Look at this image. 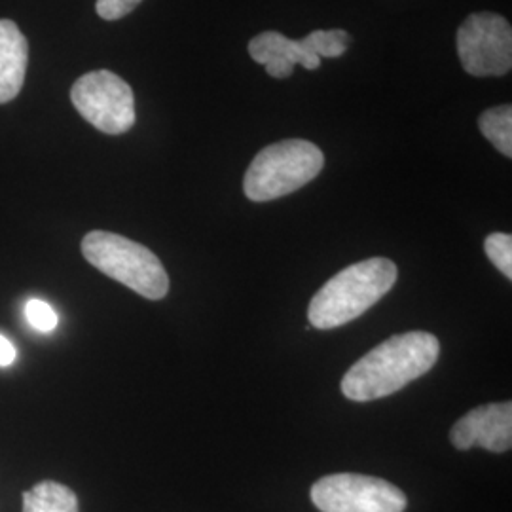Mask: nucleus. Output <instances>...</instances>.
I'll return each instance as SVG.
<instances>
[{
	"instance_id": "nucleus-1",
	"label": "nucleus",
	"mask_w": 512,
	"mask_h": 512,
	"mask_svg": "<svg viewBox=\"0 0 512 512\" xmlns=\"http://www.w3.org/2000/svg\"><path fill=\"white\" fill-rule=\"evenodd\" d=\"M439 355L440 342L429 332L395 334L349 368L342 393L355 403L384 399L427 374Z\"/></svg>"
},
{
	"instance_id": "nucleus-2",
	"label": "nucleus",
	"mask_w": 512,
	"mask_h": 512,
	"mask_svg": "<svg viewBox=\"0 0 512 512\" xmlns=\"http://www.w3.org/2000/svg\"><path fill=\"white\" fill-rule=\"evenodd\" d=\"M397 275L395 262L382 256L351 264L311 298V327L329 330L355 321L393 289Z\"/></svg>"
},
{
	"instance_id": "nucleus-3",
	"label": "nucleus",
	"mask_w": 512,
	"mask_h": 512,
	"mask_svg": "<svg viewBox=\"0 0 512 512\" xmlns=\"http://www.w3.org/2000/svg\"><path fill=\"white\" fill-rule=\"evenodd\" d=\"M321 148L304 139H287L262 148L249 165L243 192L251 202L264 203L289 196L311 183L323 169Z\"/></svg>"
},
{
	"instance_id": "nucleus-4",
	"label": "nucleus",
	"mask_w": 512,
	"mask_h": 512,
	"mask_svg": "<svg viewBox=\"0 0 512 512\" xmlns=\"http://www.w3.org/2000/svg\"><path fill=\"white\" fill-rule=\"evenodd\" d=\"M82 255L101 274L120 281L148 300H162L169 291L164 264L141 243L112 232L93 230L82 239Z\"/></svg>"
},
{
	"instance_id": "nucleus-5",
	"label": "nucleus",
	"mask_w": 512,
	"mask_h": 512,
	"mask_svg": "<svg viewBox=\"0 0 512 512\" xmlns=\"http://www.w3.org/2000/svg\"><path fill=\"white\" fill-rule=\"evenodd\" d=\"M71 101L80 116L107 135H122L135 124V95L110 71H93L74 82Z\"/></svg>"
},
{
	"instance_id": "nucleus-6",
	"label": "nucleus",
	"mask_w": 512,
	"mask_h": 512,
	"mask_svg": "<svg viewBox=\"0 0 512 512\" xmlns=\"http://www.w3.org/2000/svg\"><path fill=\"white\" fill-rule=\"evenodd\" d=\"M311 501L321 512H404L408 499L391 482L376 476H323L311 488Z\"/></svg>"
},
{
	"instance_id": "nucleus-7",
	"label": "nucleus",
	"mask_w": 512,
	"mask_h": 512,
	"mask_svg": "<svg viewBox=\"0 0 512 512\" xmlns=\"http://www.w3.org/2000/svg\"><path fill=\"white\" fill-rule=\"evenodd\" d=\"M458 55L473 76H503L512 67L511 23L494 12L471 14L458 29Z\"/></svg>"
},
{
	"instance_id": "nucleus-8",
	"label": "nucleus",
	"mask_w": 512,
	"mask_h": 512,
	"mask_svg": "<svg viewBox=\"0 0 512 512\" xmlns=\"http://www.w3.org/2000/svg\"><path fill=\"white\" fill-rule=\"evenodd\" d=\"M450 440L458 450L480 446L495 454L509 452L512 446L511 401L473 408L454 423Z\"/></svg>"
},
{
	"instance_id": "nucleus-9",
	"label": "nucleus",
	"mask_w": 512,
	"mask_h": 512,
	"mask_svg": "<svg viewBox=\"0 0 512 512\" xmlns=\"http://www.w3.org/2000/svg\"><path fill=\"white\" fill-rule=\"evenodd\" d=\"M29 65V42L10 19H0V105L18 97Z\"/></svg>"
},
{
	"instance_id": "nucleus-10",
	"label": "nucleus",
	"mask_w": 512,
	"mask_h": 512,
	"mask_svg": "<svg viewBox=\"0 0 512 512\" xmlns=\"http://www.w3.org/2000/svg\"><path fill=\"white\" fill-rule=\"evenodd\" d=\"M249 54L260 65H266L272 59H285L308 71H315L321 65V59L311 52L304 40H293L277 31H266L253 38L249 42Z\"/></svg>"
},
{
	"instance_id": "nucleus-11",
	"label": "nucleus",
	"mask_w": 512,
	"mask_h": 512,
	"mask_svg": "<svg viewBox=\"0 0 512 512\" xmlns=\"http://www.w3.org/2000/svg\"><path fill=\"white\" fill-rule=\"evenodd\" d=\"M23 512H78V497L71 488L44 480L23 494Z\"/></svg>"
},
{
	"instance_id": "nucleus-12",
	"label": "nucleus",
	"mask_w": 512,
	"mask_h": 512,
	"mask_svg": "<svg viewBox=\"0 0 512 512\" xmlns=\"http://www.w3.org/2000/svg\"><path fill=\"white\" fill-rule=\"evenodd\" d=\"M478 128L482 135L507 158L512 156V107L499 105L495 109L482 112L478 118Z\"/></svg>"
},
{
	"instance_id": "nucleus-13",
	"label": "nucleus",
	"mask_w": 512,
	"mask_h": 512,
	"mask_svg": "<svg viewBox=\"0 0 512 512\" xmlns=\"http://www.w3.org/2000/svg\"><path fill=\"white\" fill-rule=\"evenodd\" d=\"M306 46L313 54L321 57H340L346 54L351 37L342 29H330V31H313L308 37L302 38Z\"/></svg>"
},
{
	"instance_id": "nucleus-14",
	"label": "nucleus",
	"mask_w": 512,
	"mask_h": 512,
	"mask_svg": "<svg viewBox=\"0 0 512 512\" xmlns=\"http://www.w3.org/2000/svg\"><path fill=\"white\" fill-rule=\"evenodd\" d=\"M484 251L488 258L494 262L495 268L505 275L509 281L512 279V236L505 232L490 234L484 241Z\"/></svg>"
},
{
	"instance_id": "nucleus-15",
	"label": "nucleus",
	"mask_w": 512,
	"mask_h": 512,
	"mask_svg": "<svg viewBox=\"0 0 512 512\" xmlns=\"http://www.w3.org/2000/svg\"><path fill=\"white\" fill-rule=\"evenodd\" d=\"M25 317H27L29 325L37 332H42V334L54 332L57 323H59L54 308L50 304H46L44 300H38V298H31L27 302Z\"/></svg>"
},
{
	"instance_id": "nucleus-16",
	"label": "nucleus",
	"mask_w": 512,
	"mask_h": 512,
	"mask_svg": "<svg viewBox=\"0 0 512 512\" xmlns=\"http://www.w3.org/2000/svg\"><path fill=\"white\" fill-rule=\"evenodd\" d=\"M143 0H97L95 10L99 18L107 21L126 18Z\"/></svg>"
},
{
	"instance_id": "nucleus-17",
	"label": "nucleus",
	"mask_w": 512,
	"mask_h": 512,
	"mask_svg": "<svg viewBox=\"0 0 512 512\" xmlns=\"http://www.w3.org/2000/svg\"><path fill=\"white\" fill-rule=\"evenodd\" d=\"M18 359V349L4 336L0 334V366H10Z\"/></svg>"
},
{
	"instance_id": "nucleus-18",
	"label": "nucleus",
	"mask_w": 512,
	"mask_h": 512,
	"mask_svg": "<svg viewBox=\"0 0 512 512\" xmlns=\"http://www.w3.org/2000/svg\"><path fill=\"white\" fill-rule=\"evenodd\" d=\"M264 67H266V73L274 76V78H287V76L293 74L294 69V65H291L285 59H272Z\"/></svg>"
}]
</instances>
